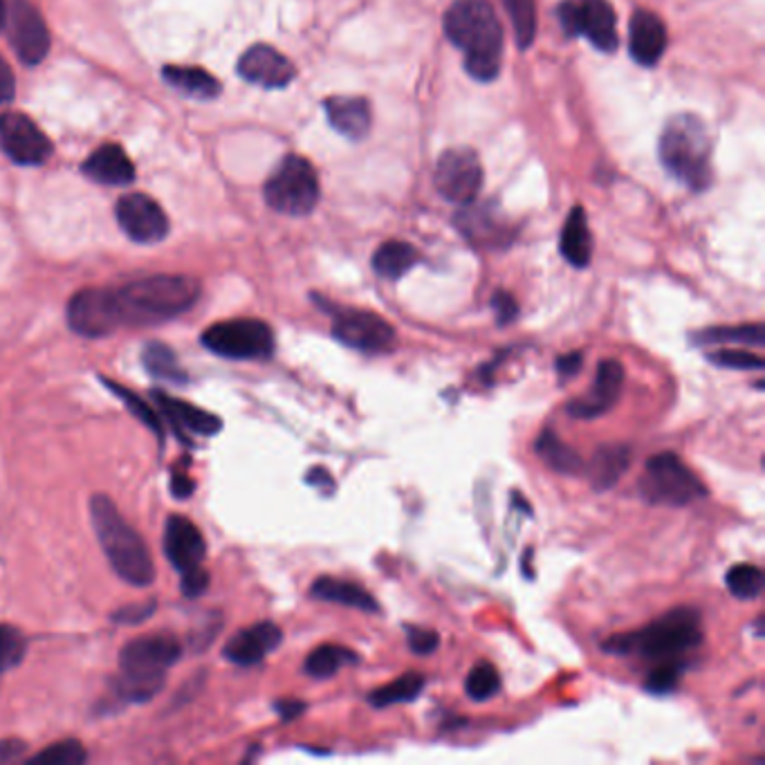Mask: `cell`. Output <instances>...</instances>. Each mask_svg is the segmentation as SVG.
<instances>
[{
	"label": "cell",
	"mask_w": 765,
	"mask_h": 765,
	"mask_svg": "<svg viewBox=\"0 0 765 765\" xmlns=\"http://www.w3.org/2000/svg\"><path fill=\"white\" fill-rule=\"evenodd\" d=\"M445 34L465 55V70L476 81L501 72L503 30L488 0H454L445 14Z\"/></svg>",
	"instance_id": "1"
},
{
	"label": "cell",
	"mask_w": 765,
	"mask_h": 765,
	"mask_svg": "<svg viewBox=\"0 0 765 765\" xmlns=\"http://www.w3.org/2000/svg\"><path fill=\"white\" fill-rule=\"evenodd\" d=\"M703 644L700 613L694 606H678L651 621L649 627L608 638L602 649L613 655L642 660H674Z\"/></svg>",
	"instance_id": "2"
},
{
	"label": "cell",
	"mask_w": 765,
	"mask_h": 765,
	"mask_svg": "<svg viewBox=\"0 0 765 765\" xmlns=\"http://www.w3.org/2000/svg\"><path fill=\"white\" fill-rule=\"evenodd\" d=\"M90 518L104 555L109 557L117 575L133 586H149L156 578V566L149 546L122 518L115 503L104 494L92 496Z\"/></svg>",
	"instance_id": "3"
},
{
	"label": "cell",
	"mask_w": 765,
	"mask_h": 765,
	"mask_svg": "<svg viewBox=\"0 0 765 765\" xmlns=\"http://www.w3.org/2000/svg\"><path fill=\"white\" fill-rule=\"evenodd\" d=\"M658 153L664 169L692 191L711 184V137L700 117L683 113L669 119Z\"/></svg>",
	"instance_id": "4"
},
{
	"label": "cell",
	"mask_w": 765,
	"mask_h": 765,
	"mask_svg": "<svg viewBox=\"0 0 765 765\" xmlns=\"http://www.w3.org/2000/svg\"><path fill=\"white\" fill-rule=\"evenodd\" d=\"M201 285L191 276H149L139 278L122 290L117 299L126 323H158L186 312L198 301Z\"/></svg>",
	"instance_id": "5"
},
{
	"label": "cell",
	"mask_w": 765,
	"mask_h": 765,
	"mask_svg": "<svg viewBox=\"0 0 765 765\" xmlns=\"http://www.w3.org/2000/svg\"><path fill=\"white\" fill-rule=\"evenodd\" d=\"M182 644L171 633H149L130 640L119 653V694L128 700H149L162 685L171 664L178 662Z\"/></svg>",
	"instance_id": "6"
},
{
	"label": "cell",
	"mask_w": 765,
	"mask_h": 765,
	"mask_svg": "<svg viewBox=\"0 0 765 765\" xmlns=\"http://www.w3.org/2000/svg\"><path fill=\"white\" fill-rule=\"evenodd\" d=\"M642 499L651 505L683 507L707 496L700 478L672 452L651 456L638 486Z\"/></svg>",
	"instance_id": "7"
},
{
	"label": "cell",
	"mask_w": 765,
	"mask_h": 765,
	"mask_svg": "<svg viewBox=\"0 0 765 765\" xmlns=\"http://www.w3.org/2000/svg\"><path fill=\"white\" fill-rule=\"evenodd\" d=\"M267 205L285 216H308L319 203V178L301 156L283 158L265 182Z\"/></svg>",
	"instance_id": "8"
},
{
	"label": "cell",
	"mask_w": 765,
	"mask_h": 765,
	"mask_svg": "<svg viewBox=\"0 0 765 765\" xmlns=\"http://www.w3.org/2000/svg\"><path fill=\"white\" fill-rule=\"evenodd\" d=\"M203 344L229 359H265L274 351V332L259 319H231L207 328Z\"/></svg>",
	"instance_id": "9"
},
{
	"label": "cell",
	"mask_w": 765,
	"mask_h": 765,
	"mask_svg": "<svg viewBox=\"0 0 765 765\" xmlns=\"http://www.w3.org/2000/svg\"><path fill=\"white\" fill-rule=\"evenodd\" d=\"M332 338L346 349L379 355L393 351L398 334L396 328L375 312L357 308H338L332 315Z\"/></svg>",
	"instance_id": "10"
},
{
	"label": "cell",
	"mask_w": 765,
	"mask_h": 765,
	"mask_svg": "<svg viewBox=\"0 0 765 765\" xmlns=\"http://www.w3.org/2000/svg\"><path fill=\"white\" fill-rule=\"evenodd\" d=\"M68 323L81 338H109V334L124 326L117 290L88 288L77 293L68 306Z\"/></svg>",
	"instance_id": "11"
},
{
	"label": "cell",
	"mask_w": 765,
	"mask_h": 765,
	"mask_svg": "<svg viewBox=\"0 0 765 765\" xmlns=\"http://www.w3.org/2000/svg\"><path fill=\"white\" fill-rule=\"evenodd\" d=\"M483 186V167L471 149H449L438 158L436 189L441 196L456 205H469L476 201Z\"/></svg>",
	"instance_id": "12"
},
{
	"label": "cell",
	"mask_w": 765,
	"mask_h": 765,
	"mask_svg": "<svg viewBox=\"0 0 765 765\" xmlns=\"http://www.w3.org/2000/svg\"><path fill=\"white\" fill-rule=\"evenodd\" d=\"M10 45L21 61L34 66L41 64L50 50V34L41 19V14L27 3V0H10L5 3V27Z\"/></svg>",
	"instance_id": "13"
},
{
	"label": "cell",
	"mask_w": 765,
	"mask_h": 765,
	"mask_svg": "<svg viewBox=\"0 0 765 765\" xmlns=\"http://www.w3.org/2000/svg\"><path fill=\"white\" fill-rule=\"evenodd\" d=\"M0 147H3L10 160L23 167L43 164L53 156V141L27 115L21 113H5L0 117Z\"/></svg>",
	"instance_id": "14"
},
{
	"label": "cell",
	"mask_w": 765,
	"mask_h": 765,
	"mask_svg": "<svg viewBox=\"0 0 765 765\" xmlns=\"http://www.w3.org/2000/svg\"><path fill=\"white\" fill-rule=\"evenodd\" d=\"M117 222L130 241L145 246L160 243L169 233L167 214L145 194H130L117 203Z\"/></svg>",
	"instance_id": "15"
},
{
	"label": "cell",
	"mask_w": 765,
	"mask_h": 765,
	"mask_svg": "<svg viewBox=\"0 0 765 765\" xmlns=\"http://www.w3.org/2000/svg\"><path fill=\"white\" fill-rule=\"evenodd\" d=\"M625 377H627L625 366H621L617 359H602L597 364L593 389L586 396L570 400L566 404V413L575 420H595L608 413L621 396Z\"/></svg>",
	"instance_id": "16"
},
{
	"label": "cell",
	"mask_w": 765,
	"mask_h": 765,
	"mask_svg": "<svg viewBox=\"0 0 765 765\" xmlns=\"http://www.w3.org/2000/svg\"><path fill=\"white\" fill-rule=\"evenodd\" d=\"M238 75L261 88H285L297 77L295 66L270 45H252L238 61Z\"/></svg>",
	"instance_id": "17"
},
{
	"label": "cell",
	"mask_w": 765,
	"mask_h": 765,
	"mask_svg": "<svg viewBox=\"0 0 765 765\" xmlns=\"http://www.w3.org/2000/svg\"><path fill=\"white\" fill-rule=\"evenodd\" d=\"M164 550L178 570H191L205 561V537L194 523L184 516H171L164 530Z\"/></svg>",
	"instance_id": "18"
},
{
	"label": "cell",
	"mask_w": 765,
	"mask_h": 765,
	"mask_svg": "<svg viewBox=\"0 0 765 765\" xmlns=\"http://www.w3.org/2000/svg\"><path fill=\"white\" fill-rule=\"evenodd\" d=\"M283 640V631L274 621H259L254 627L238 631L225 644V658L233 664L252 666L259 664L265 655H270Z\"/></svg>",
	"instance_id": "19"
},
{
	"label": "cell",
	"mask_w": 765,
	"mask_h": 765,
	"mask_svg": "<svg viewBox=\"0 0 765 765\" xmlns=\"http://www.w3.org/2000/svg\"><path fill=\"white\" fill-rule=\"evenodd\" d=\"M456 218L458 229L476 248H503L512 241V233L492 205H471Z\"/></svg>",
	"instance_id": "20"
},
{
	"label": "cell",
	"mask_w": 765,
	"mask_h": 765,
	"mask_svg": "<svg viewBox=\"0 0 765 765\" xmlns=\"http://www.w3.org/2000/svg\"><path fill=\"white\" fill-rule=\"evenodd\" d=\"M666 27L653 12L638 10L629 25V50L640 66H655L664 55Z\"/></svg>",
	"instance_id": "21"
},
{
	"label": "cell",
	"mask_w": 765,
	"mask_h": 765,
	"mask_svg": "<svg viewBox=\"0 0 765 765\" xmlns=\"http://www.w3.org/2000/svg\"><path fill=\"white\" fill-rule=\"evenodd\" d=\"M631 460H633V449L625 443L600 445L593 458L589 460V465H584V471L589 476L593 490L595 492L613 490L619 478L629 471Z\"/></svg>",
	"instance_id": "22"
},
{
	"label": "cell",
	"mask_w": 765,
	"mask_h": 765,
	"mask_svg": "<svg viewBox=\"0 0 765 765\" xmlns=\"http://www.w3.org/2000/svg\"><path fill=\"white\" fill-rule=\"evenodd\" d=\"M580 36H586L602 53L617 50L619 38L615 12L608 0H584V3H580Z\"/></svg>",
	"instance_id": "23"
},
{
	"label": "cell",
	"mask_w": 765,
	"mask_h": 765,
	"mask_svg": "<svg viewBox=\"0 0 765 765\" xmlns=\"http://www.w3.org/2000/svg\"><path fill=\"white\" fill-rule=\"evenodd\" d=\"M330 126L349 139H364L370 130V106L362 98H330L326 100Z\"/></svg>",
	"instance_id": "24"
},
{
	"label": "cell",
	"mask_w": 765,
	"mask_h": 765,
	"mask_svg": "<svg viewBox=\"0 0 765 765\" xmlns=\"http://www.w3.org/2000/svg\"><path fill=\"white\" fill-rule=\"evenodd\" d=\"M559 250L561 256L578 270H584L591 265L593 259V236L589 229V220H586V212L582 207H575L568 218L566 225L561 229V238H559Z\"/></svg>",
	"instance_id": "25"
},
{
	"label": "cell",
	"mask_w": 765,
	"mask_h": 765,
	"mask_svg": "<svg viewBox=\"0 0 765 765\" xmlns=\"http://www.w3.org/2000/svg\"><path fill=\"white\" fill-rule=\"evenodd\" d=\"M83 173L100 184H130L135 180V167L117 145H106L94 151L83 162Z\"/></svg>",
	"instance_id": "26"
},
{
	"label": "cell",
	"mask_w": 765,
	"mask_h": 765,
	"mask_svg": "<svg viewBox=\"0 0 765 765\" xmlns=\"http://www.w3.org/2000/svg\"><path fill=\"white\" fill-rule=\"evenodd\" d=\"M310 595L315 600L321 602H330V604H342L349 608H357V610H366V613H377L379 604L377 600L364 591L359 584L346 582V580H338V578H319L315 580Z\"/></svg>",
	"instance_id": "27"
},
{
	"label": "cell",
	"mask_w": 765,
	"mask_h": 765,
	"mask_svg": "<svg viewBox=\"0 0 765 765\" xmlns=\"http://www.w3.org/2000/svg\"><path fill=\"white\" fill-rule=\"evenodd\" d=\"M535 452L541 456V460L563 476H578L584 471V458L566 445L552 426H546L544 432L535 441Z\"/></svg>",
	"instance_id": "28"
},
{
	"label": "cell",
	"mask_w": 765,
	"mask_h": 765,
	"mask_svg": "<svg viewBox=\"0 0 765 765\" xmlns=\"http://www.w3.org/2000/svg\"><path fill=\"white\" fill-rule=\"evenodd\" d=\"M156 400L164 409V413L171 418L173 424L184 426V429H189V432H196L203 436H214L220 432V426H222L220 418H216L209 411H203L194 404L175 400L171 396H162V393H156Z\"/></svg>",
	"instance_id": "29"
},
{
	"label": "cell",
	"mask_w": 765,
	"mask_h": 765,
	"mask_svg": "<svg viewBox=\"0 0 765 765\" xmlns=\"http://www.w3.org/2000/svg\"><path fill=\"white\" fill-rule=\"evenodd\" d=\"M162 77L171 88L194 100H214L220 92V83L203 68L191 66H167Z\"/></svg>",
	"instance_id": "30"
},
{
	"label": "cell",
	"mask_w": 765,
	"mask_h": 765,
	"mask_svg": "<svg viewBox=\"0 0 765 765\" xmlns=\"http://www.w3.org/2000/svg\"><path fill=\"white\" fill-rule=\"evenodd\" d=\"M420 254L413 246L402 241H389L373 254V270L389 281L402 278L411 267H415Z\"/></svg>",
	"instance_id": "31"
},
{
	"label": "cell",
	"mask_w": 765,
	"mask_h": 765,
	"mask_svg": "<svg viewBox=\"0 0 765 765\" xmlns=\"http://www.w3.org/2000/svg\"><path fill=\"white\" fill-rule=\"evenodd\" d=\"M355 662H357V653H353L351 649L340 644H321L306 658L304 669L308 676L326 681L338 674L342 666L355 664Z\"/></svg>",
	"instance_id": "32"
},
{
	"label": "cell",
	"mask_w": 765,
	"mask_h": 765,
	"mask_svg": "<svg viewBox=\"0 0 765 765\" xmlns=\"http://www.w3.org/2000/svg\"><path fill=\"white\" fill-rule=\"evenodd\" d=\"M424 685H426V681H424L422 674L409 672V674H402L400 678H396L393 683H389L385 687L373 689L368 694V703L375 709H385V707L400 705V703H411V700H415L422 694Z\"/></svg>",
	"instance_id": "33"
},
{
	"label": "cell",
	"mask_w": 765,
	"mask_h": 765,
	"mask_svg": "<svg viewBox=\"0 0 765 765\" xmlns=\"http://www.w3.org/2000/svg\"><path fill=\"white\" fill-rule=\"evenodd\" d=\"M692 342L696 344H750L754 349H763V326L745 323V326H719L696 332Z\"/></svg>",
	"instance_id": "34"
},
{
	"label": "cell",
	"mask_w": 765,
	"mask_h": 765,
	"mask_svg": "<svg viewBox=\"0 0 765 765\" xmlns=\"http://www.w3.org/2000/svg\"><path fill=\"white\" fill-rule=\"evenodd\" d=\"M763 570L754 563H737L728 570L726 575V586L728 591L743 602H752L763 593Z\"/></svg>",
	"instance_id": "35"
},
{
	"label": "cell",
	"mask_w": 765,
	"mask_h": 765,
	"mask_svg": "<svg viewBox=\"0 0 765 765\" xmlns=\"http://www.w3.org/2000/svg\"><path fill=\"white\" fill-rule=\"evenodd\" d=\"M499 692H501V676L496 672V666L492 662L473 664L465 681V694L476 703H486L494 698Z\"/></svg>",
	"instance_id": "36"
},
{
	"label": "cell",
	"mask_w": 765,
	"mask_h": 765,
	"mask_svg": "<svg viewBox=\"0 0 765 765\" xmlns=\"http://www.w3.org/2000/svg\"><path fill=\"white\" fill-rule=\"evenodd\" d=\"M505 8H507V14L512 19L518 45L528 47L537 34L535 0H505Z\"/></svg>",
	"instance_id": "37"
},
{
	"label": "cell",
	"mask_w": 765,
	"mask_h": 765,
	"mask_svg": "<svg viewBox=\"0 0 765 765\" xmlns=\"http://www.w3.org/2000/svg\"><path fill=\"white\" fill-rule=\"evenodd\" d=\"M27 640L25 636L10 625H0V674L12 672L25 658Z\"/></svg>",
	"instance_id": "38"
},
{
	"label": "cell",
	"mask_w": 765,
	"mask_h": 765,
	"mask_svg": "<svg viewBox=\"0 0 765 765\" xmlns=\"http://www.w3.org/2000/svg\"><path fill=\"white\" fill-rule=\"evenodd\" d=\"M145 364L156 377L173 379V381L182 379V368L178 366L173 351L164 344H149L145 349Z\"/></svg>",
	"instance_id": "39"
},
{
	"label": "cell",
	"mask_w": 765,
	"mask_h": 765,
	"mask_svg": "<svg viewBox=\"0 0 765 765\" xmlns=\"http://www.w3.org/2000/svg\"><path fill=\"white\" fill-rule=\"evenodd\" d=\"M707 359L721 368H734V370H763L765 362L761 355L741 351V349H721L707 353Z\"/></svg>",
	"instance_id": "40"
},
{
	"label": "cell",
	"mask_w": 765,
	"mask_h": 765,
	"mask_svg": "<svg viewBox=\"0 0 765 765\" xmlns=\"http://www.w3.org/2000/svg\"><path fill=\"white\" fill-rule=\"evenodd\" d=\"M681 678H683V666L676 662H666L653 669V672L647 676L644 689L653 696H666L681 685Z\"/></svg>",
	"instance_id": "41"
},
{
	"label": "cell",
	"mask_w": 765,
	"mask_h": 765,
	"mask_svg": "<svg viewBox=\"0 0 765 765\" xmlns=\"http://www.w3.org/2000/svg\"><path fill=\"white\" fill-rule=\"evenodd\" d=\"M85 756L88 754L79 741H61L43 750L38 756H34V761L45 765H81Z\"/></svg>",
	"instance_id": "42"
},
{
	"label": "cell",
	"mask_w": 765,
	"mask_h": 765,
	"mask_svg": "<svg viewBox=\"0 0 765 765\" xmlns=\"http://www.w3.org/2000/svg\"><path fill=\"white\" fill-rule=\"evenodd\" d=\"M106 385H109V389H113L119 398H122V402L141 420V422H147V426L149 429H153V432L158 434V436H162V424H160V418L156 415V411L145 402V400H141V398H137L135 393H130V391H126V389H122V387H117L115 385V381H106Z\"/></svg>",
	"instance_id": "43"
},
{
	"label": "cell",
	"mask_w": 765,
	"mask_h": 765,
	"mask_svg": "<svg viewBox=\"0 0 765 765\" xmlns=\"http://www.w3.org/2000/svg\"><path fill=\"white\" fill-rule=\"evenodd\" d=\"M409 649L418 655H432L441 647V636L434 629L424 627H404Z\"/></svg>",
	"instance_id": "44"
},
{
	"label": "cell",
	"mask_w": 765,
	"mask_h": 765,
	"mask_svg": "<svg viewBox=\"0 0 765 765\" xmlns=\"http://www.w3.org/2000/svg\"><path fill=\"white\" fill-rule=\"evenodd\" d=\"M492 308H494V315H496V323H499L501 328L510 326V323L516 321V317H518V304H516V299H514L510 293H505V290H496V293H494V297H492Z\"/></svg>",
	"instance_id": "45"
},
{
	"label": "cell",
	"mask_w": 765,
	"mask_h": 765,
	"mask_svg": "<svg viewBox=\"0 0 765 765\" xmlns=\"http://www.w3.org/2000/svg\"><path fill=\"white\" fill-rule=\"evenodd\" d=\"M207 582H209V575L203 570V566L182 572V591L189 597H198L201 593H205Z\"/></svg>",
	"instance_id": "46"
},
{
	"label": "cell",
	"mask_w": 765,
	"mask_h": 765,
	"mask_svg": "<svg viewBox=\"0 0 765 765\" xmlns=\"http://www.w3.org/2000/svg\"><path fill=\"white\" fill-rule=\"evenodd\" d=\"M584 366V355L580 351L575 353H566L557 359V373L561 379H570V377H575Z\"/></svg>",
	"instance_id": "47"
},
{
	"label": "cell",
	"mask_w": 765,
	"mask_h": 765,
	"mask_svg": "<svg viewBox=\"0 0 765 765\" xmlns=\"http://www.w3.org/2000/svg\"><path fill=\"white\" fill-rule=\"evenodd\" d=\"M14 90H16V83H14L12 68L8 66V61L3 57H0V104L12 102Z\"/></svg>",
	"instance_id": "48"
},
{
	"label": "cell",
	"mask_w": 765,
	"mask_h": 765,
	"mask_svg": "<svg viewBox=\"0 0 765 765\" xmlns=\"http://www.w3.org/2000/svg\"><path fill=\"white\" fill-rule=\"evenodd\" d=\"M25 752V743L19 739H10V741H0V763L8 761H16L21 758V754Z\"/></svg>",
	"instance_id": "49"
},
{
	"label": "cell",
	"mask_w": 765,
	"mask_h": 765,
	"mask_svg": "<svg viewBox=\"0 0 765 765\" xmlns=\"http://www.w3.org/2000/svg\"><path fill=\"white\" fill-rule=\"evenodd\" d=\"M304 709H306V703H301V700H281V703H276V711H278L281 719H285V721L297 719V716L304 713Z\"/></svg>",
	"instance_id": "50"
},
{
	"label": "cell",
	"mask_w": 765,
	"mask_h": 765,
	"mask_svg": "<svg viewBox=\"0 0 765 765\" xmlns=\"http://www.w3.org/2000/svg\"><path fill=\"white\" fill-rule=\"evenodd\" d=\"M308 483L315 486V488H319V490H323V492H328V494H330L332 488H334L332 476H330L326 469H321V467L310 469V473H308Z\"/></svg>",
	"instance_id": "51"
},
{
	"label": "cell",
	"mask_w": 765,
	"mask_h": 765,
	"mask_svg": "<svg viewBox=\"0 0 765 765\" xmlns=\"http://www.w3.org/2000/svg\"><path fill=\"white\" fill-rule=\"evenodd\" d=\"M173 492L178 494V496H189L191 492H194V481H189V476H180V473H175V478H173Z\"/></svg>",
	"instance_id": "52"
},
{
	"label": "cell",
	"mask_w": 765,
	"mask_h": 765,
	"mask_svg": "<svg viewBox=\"0 0 765 765\" xmlns=\"http://www.w3.org/2000/svg\"><path fill=\"white\" fill-rule=\"evenodd\" d=\"M149 613H151V606L149 608L141 606L139 610L130 606V608H124L122 613H117V619H122V621H139V619H145Z\"/></svg>",
	"instance_id": "53"
},
{
	"label": "cell",
	"mask_w": 765,
	"mask_h": 765,
	"mask_svg": "<svg viewBox=\"0 0 765 765\" xmlns=\"http://www.w3.org/2000/svg\"><path fill=\"white\" fill-rule=\"evenodd\" d=\"M5 27V0H0V32Z\"/></svg>",
	"instance_id": "54"
}]
</instances>
